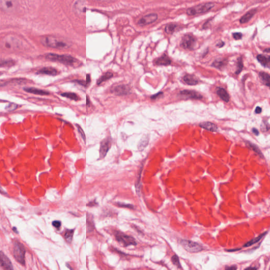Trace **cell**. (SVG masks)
<instances>
[{
    "label": "cell",
    "mask_w": 270,
    "mask_h": 270,
    "mask_svg": "<svg viewBox=\"0 0 270 270\" xmlns=\"http://www.w3.org/2000/svg\"><path fill=\"white\" fill-rule=\"evenodd\" d=\"M1 2L3 3L4 4H1L4 8H12L13 6V2L11 1H1Z\"/></svg>",
    "instance_id": "36"
},
{
    "label": "cell",
    "mask_w": 270,
    "mask_h": 270,
    "mask_svg": "<svg viewBox=\"0 0 270 270\" xmlns=\"http://www.w3.org/2000/svg\"><path fill=\"white\" fill-rule=\"evenodd\" d=\"M252 132H253L254 134L256 135V136H258V135H259V130H258L257 129H256V128H253L252 129Z\"/></svg>",
    "instance_id": "46"
},
{
    "label": "cell",
    "mask_w": 270,
    "mask_h": 270,
    "mask_svg": "<svg viewBox=\"0 0 270 270\" xmlns=\"http://www.w3.org/2000/svg\"><path fill=\"white\" fill-rule=\"evenodd\" d=\"M13 231L15 232V233H18V231L17 230V228H16L15 227H13Z\"/></svg>",
    "instance_id": "53"
},
{
    "label": "cell",
    "mask_w": 270,
    "mask_h": 270,
    "mask_svg": "<svg viewBox=\"0 0 270 270\" xmlns=\"http://www.w3.org/2000/svg\"><path fill=\"white\" fill-rule=\"evenodd\" d=\"M269 270H270V269H269Z\"/></svg>",
    "instance_id": "55"
},
{
    "label": "cell",
    "mask_w": 270,
    "mask_h": 270,
    "mask_svg": "<svg viewBox=\"0 0 270 270\" xmlns=\"http://www.w3.org/2000/svg\"><path fill=\"white\" fill-rule=\"evenodd\" d=\"M180 95L181 97L187 99L200 100L203 98L202 95L194 90H182L180 92Z\"/></svg>",
    "instance_id": "10"
},
{
    "label": "cell",
    "mask_w": 270,
    "mask_h": 270,
    "mask_svg": "<svg viewBox=\"0 0 270 270\" xmlns=\"http://www.w3.org/2000/svg\"><path fill=\"white\" fill-rule=\"evenodd\" d=\"M25 253L26 249L23 244L20 242L18 240L15 241L13 243V255L15 260L20 264L22 265L23 266L25 265Z\"/></svg>",
    "instance_id": "3"
},
{
    "label": "cell",
    "mask_w": 270,
    "mask_h": 270,
    "mask_svg": "<svg viewBox=\"0 0 270 270\" xmlns=\"http://www.w3.org/2000/svg\"><path fill=\"white\" fill-rule=\"evenodd\" d=\"M180 243L185 250L190 253H197L202 251L204 248L200 244L187 239H181Z\"/></svg>",
    "instance_id": "6"
},
{
    "label": "cell",
    "mask_w": 270,
    "mask_h": 270,
    "mask_svg": "<svg viewBox=\"0 0 270 270\" xmlns=\"http://www.w3.org/2000/svg\"><path fill=\"white\" fill-rule=\"evenodd\" d=\"M259 76L262 83L270 88V76L266 72L261 71L259 73Z\"/></svg>",
    "instance_id": "24"
},
{
    "label": "cell",
    "mask_w": 270,
    "mask_h": 270,
    "mask_svg": "<svg viewBox=\"0 0 270 270\" xmlns=\"http://www.w3.org/2000/svg\"><path fill=\"white\" fill-rule=\"evenodd\" d=\"M15 64V62L12 60H2L1 61V67H10L12 66Z\"/></svg>",
    "instance_id": "33"
},
{
    "label": "cell",
    "mask_w": 270,
    "mask_h": 270,
    "mask_svg": "<svg viewBox=\"0 0 270 270\" xmlns=\"http://www.w3.org/2000/svg\"><path fill=\"white\" fill-rule=\"evenodd\" d=\"M86 99H87V100H86V101H87V102H86V105H89V103H90V100H89V97H88V96H87V98H86Z\"/></svg>",
    "instance_id": "52"
},
{
    "label": "cell",
    "mask_w": 270,
    "mask_h": 270,
    "mask_svg": "<svg viewBox=\"0 0 270 270\" xmlns=\"http://www.w3.org/2000/svg\"><path fill=\"white\" fill-rule=\"evenodd\" d=\"M74 232V229H68L65 232L64 234V239L68 243H71L72 242Z\"/></svg>",
    "instance_id": "27"
},
{
    "label": "cell",
    "mask_w": 270,
    "mask_h": 270,
    "mask_svg": "<svg viewBox=\"0 0 270 270\" xmlns=\"http://www.w3.org/2000/svg\"><path fill=\"white\" fill-rule=\"evenodd\" d=\"M227 63V61L226 59H217L215 60L214 62L213 63L212 66L216 68L221 69L226 66Z\"/></svg>",
    "instance_id": "28"
},
{
    "label": "cell",
    "mask_w": 270,
    "mask_h": 270,
    "mask_svg": "<svg viewBox=\"0 0 270 270\" xmlns=\"http://www.w3.org/2000/svg\"><path fill=\"white\" fill-rule=\"evenodd\" d=\"M76 127L78 128V130L79 134H80L81 136V137L83 138V140H84L85 142H86V136H85V133H84V132H83V129H82L80 126L78 125V124H76Z\"/></svg>",
    "instance_id": "39"
},
{
    "label": "cell",
    "mask_w": 270,
    "mask_h": 270,
    "mask_svg": "<svg viewBox=\"0 0 270 270\" xmlns=\"http://www.w3.org/2000/svg\"><path fill=\"white\" fill-rule=\"evenodd\" d=\"M258 61L263 66L266 68H270V56L263 54H259L256 57Z\"/></svg>",
    "instance_id": "17"
},
{
    "label": "cell",
    "mask_w": 270,
    "mask_h": 270,
    "mask_svg": "<svg viewBox=\"0 0 270 270\" xmlns=\"http://www.w3.org/2000/svg\"><path fill=\"white\" fill-rule=\"evenodd\" d=\"M258 270V268L256 267H249V268H246V269L244 270Z\"/></svg>",
    "instance_id": "50"
},
{
    "label": "cell",
    "mask_w": 270,
    "mask_h": 270,
    "mask_svg": "<svg viewBox=\"0 0 270 270\" xmlns=\"http://www.w3.org/2000/svg\"><path fill=\"white\" fill-rule=\"evenodd\" d=\"M171 261L175 266L177 267L178 268H181V265L180 263V259L177 255H174L172 256Z\"/></svg>",
    "instance_id": "34"
},
{
    "label": "cell",
    "mask_w": 270,
    "mask_h": 270,
    "mask_svg": "<svg viewBox=\"0 0 270 270\" xmlns=\"http://www.w3.org/2000/svg\"><path fill=\"white\" fill-rule=\"evenodd\" d=\"M115 238L119 243L125 247H127L129 246H136L137 244L134 237L127 235L121 232L117 231L115 232Z\"/></svg>",
    "instance_id": "4"
},
{
    "label": "cell",
    "mask_w": 270,
    "mask_h": 270,
    "mask_svg": "<svg viewBox=\"0 0 270 270\" xmlns=\"http://www.w3.org/2000/svg\"><path fill=\"white\" fill-rule=\"evenodd\" d=\"M256 12H257V9H256V8L252 9L246 13V15L242 17L241 19H240V20H239V22L242 24L248 22L253 18Z\"/></svg>",
    "instance_id": "19"
},
{
    "label": "cell",
    "mask_w": 270,
    "mask_h": 270,
    "mask_svg": "<svg viewBox=\"0 0 270 270\" xmlns=\"http://www.w3.org/2000/svg\"><path fill=\"white\" fill-rule=\"evenodd\" d=\"M214 6V4L212 2L199 4L195 7L188 8L187 10V14L188 15H194L197 14L207 12L211 10Z\"/></svg>",
    "instance_id": "5"
},
{
    "label": "cell",
    "mask_w": 270,
    "mask_h": 270,
    "mask_svg": "<svg viewBox=\"0 0 270 270\" xmlns=\"http://www.w3.org/2000/svg\"><path fill=\"white\" fill-rule=\"evenodd\" d=\"M97 203L95 202V200H93V202H90L88 204H87V206H94L95 205H97Z\"/></svg>",
    "instance_id": "49"
},
{
    "label": "cell",
    "mask_w": 270,
    "mask_h": 270,
    "mask_svg": "<svg viewBox=\"0 0 270 270\" xmlns=\"http://www.w3.org/2000/svg\"><path fill=\"white\" fill-rule=\"evenodd\" d=\"M40 42L43 45L47 47L63 49L70 47V44L66 40L54 36H45L41 38Z\"/></svg>",
    "instance_id": "1"
},
{
    "label": "cell",
    "mask_w": 270,
    "mask_h": 270,
    "mask_svg": "<svg viewBox=\"0 0 270 270\" xmlns=\"http://www.w3.org/2000/svg\"><path fill=\"white\" fill-rule=\"evenodd\" d=\"M200 126L201 128H203L205 130L210 131L212 132H216L218 130L217 126L211 122H201L200 124Z\"/></svg>",
    "instance_id": "16"
},
{
    "label": "cell",
    "mask_w": 270,
    "mask_h": 270,
    "mask_svg": "<svg viewBox=\"0 0 270 270\" xmlns=\"http://www.w3.org/2000/svg\"><path fill=\"white\" fill-rule=\"evenodd\" d=\"M196 40L193 35L187 34L184 36L181 39V45L186 49H194L196 44Z\"/></svg>",
    "instance_id": "7"
},
{
    "label": "cell",
    "mask_w": 270,
    "mask_h": 270,
    "mask_svg": "<svg viewBox=\"0 0 270 270\" xmlns=\"http://www.w3.org/2000/svg\"><path fill=\"white\" fill-rule=\"evenodd\" d=\"M111 91L117 96H124L130 93L131 89L128 85H120L113 87Z\"/></svg>",
    "instance_id": "9"
},
{
    "label": "cell",
    "mask_w": 270,
    "mask_h": 270,
    "mask_svg": "<svg viewBox=\"0 0 270 270\" xmlns=\"http://www.w3.org/2000/svg\"><path fill=\"white\" fill-rule=\"evenodd\" d=\"M163 96V93H157L156 94H155V95H154L151 97V98L152 99H157L158 98H159V97H162Z\"/></svg>",
    "instance_id": "43"
},
{
    "label": "cell",
    "mask_w": 270,
    "mask_h": 270,
    "mask_svg": "<svg viewBox=\"0 0 270 270\" xmlns=\"http://www.w3.org/2000/svg\"><path fill=\"white\" fill-rule=\"evenodd\" d=\"M240 249V248H239V249H229V250H228V249H227V250H226V251H228V252L237 251H239V249Z\"/></svg>",
    "instance_id": "51"
},
{
    "label": "cell",
    "mask_w": 270,
    "mask_h": 270,
    "mask_svg": "<svg viewBox=\"0 0 270 270\" xmlns=\"http://www.w3.org/2000/svg\"><path fill=\"white\" fill-rule=\"evenodd\" d=\"M184 83L188 85H196L199 83V80L196 76L192 74H186L184 76Z\"/></svg>",
    "instance_id": "18"
},
{
    "label": "cell",
    "mask_w": 270,
    "mask_h": 270,
    "mask_svg": "<svg viewBox=\"0 0 270 270\" xmlns=\"http://www.w3.org/2000/svg\"><path fill=\"white\" fill-rule=\"evenodd\" d=\"M116 204H117V205L118 206L121 207H125V208H129V209H134V205H132V204H126V203H124L120 202L117 203Z\"/></svg>",
    "instance_id": "37"
},
{
    "label": "cell",
    "mask_w": 270,
    "mask_h": 270,
    "mask_svg": "<svg viewBox=\"0 0 270 270\" xmlns=\"http://www.w3.org/2000/svg\"><path fill=\"white\" fill-rule=\"evenodd\" d=\"M264 52H267V53H270V48H268V49L264 50Z\"/></svg>",
    "instance_id": "54"
},
{
    "label": "cell",
    "mask_w": 270,
    "mask_h": 270,
    "mask_svg": "<svg viewBox=\"0 0 270 270\" xmlns=\"http://www.w3.org/2000/svg\"><path fill=\"white\" fill-rule=\"evenodd\" d=\"M112 142V139L110 137H107L101 141L99 151L100 158H103L106 156L111 147Z\"/></svg>",
    "instance_id": "8"
},
{
    "label": "cell",
    "mask_w": 270,
    "mask_h": 270,
    "mask_svg": "<svg viewBox=\"0 0 270 270\" xmlns=\"http://www.w3.org/2000/svg\"><path fill=\"white\" fill-rule=\"evenodd\" d=\"M86 82H87V83H88V85L90 83L91 77L90 74H87V75H86Z\"/></svg>",
    "instance_id": "47"
},
{
    "label": "cell",
    "mask_w": 270,
    "mask_h": 270,
    "mask_svg": "<svg viewBox=\"0 0 270 270\" xmlns=\"http://www.w3.org/2000/svg\"><path fill=\"white\" fill-rule=\"evenodd\" d=\"M52 224L55 228L58 229H60V227L61 226V221L56 220V221H53Z\"/></svg>",
    "instance_id": "41"
},
{
    "label": "cell",
    "mask_w": 270,
    "mask_h": 270,
    "mask_svg": "<svg viewBox=\"0 0 270 270\" xmlns=\"http://www.w3.org/2000/svg\"><path fill=\"white\" fill-rule=\"evenodd\" d=\"M142 168H143V165H142V166L140 167L139 171H138V175H137L136 184H135L137 194H138L139 196H140L141 186H142V184H141V176H142Z\"/></svg>",
    "instance_id": "23"
},
{
    "label": "cell",
    "mask_w": 270,
    "mask_h": 270,
    "mask_svg": "<svg viewBox=\"0 0 270 270\" xmlns=\"http://www.w3.org/2000/svg\"><path fill=\"white\" fill-rule=\"evenodd\" d=\"M18 108V105L15 103H10L6 106L5 109L8 112H12Z\"/></svg>",
    "instance_id": "35"
},
{
    "label": "cell",
    "mask_w": 270,
    "mask_h": 270,
    "mask_svg": "<svg viewBox=\"0 0 270 270\" xmlns=\"http://www.w3.org/2000/svg\"><path fill=\"white\" fill-rule=\"evenodd\" d=\"M113 76V73L110 72H106V73L102 75L100 78L97 80V85H100L102 83H103L104 81L109 80L110 78H112Z\"/></svg>",
    "instance_id": "29"
},
{
    "label": "cell",
    "mask_w": 270,
    "mask_h": 270,
    "mask_svg": "<svg viewBox=\"0 0 270 270\" xmlns=\"http://www.w3.org/2000/svg\"><path fill=\"white\" fill-rule=\"evenodd\" d=\"M171 61L166 54H164L161 57L155 61V64L158 66H168L171 64Z\"/></svg>",
    "instance_id": "15"
},
{
    "label": "cell",
    "mask_w": 270,
    "mask_h": 270,
    "mask_svg": "<svg viewBox=\"0 0 270 270\" xmlns=\"http://www.w3.org/2000/svg\"><path fill=\"white\" fill-rule=\"evenodd\" d=\"M73 83H77L79 85H81L83 87H87L88 84L86 82V80H74L72 81Z\"/></svg>",
    "instance_id": "40"
},
{
    "label": "cell",
    "mask_w": 270,
    "mask_h": 270,
    "mask_svg": "<svg viewBox=\"0 0 270 270\" xmlns=\"http://www.w3.org/2000/svg\"><path fill=\"white\" fill-rule=\"evenodd\" d=\"M0 263L3 270H14L10 259L2 251L0 253Z\"/></svg>",
    "instance_id": "11"
},
{
    "label": "cell",
    "mask_w": 270,
    "mask_h": 270,
    "mask_svg": "<svg viewBox=\"0 0 270 270\" xmlns=\"http://www.w3.org/2000/svg\"><path fill=\"white\" fill-rule=\"evenodd\" d=\"M23 90L27 93H30L34 95H41V96L50 95L49 92H48L47 91L37 89L33 87H24L23 88Z\"/></svg>",
    "instance_id": "14"
},
{
    "label": "cell",
    "mask_w": 270,
    "mask_h": 270,
    "mask_svg": "<svg viewBox=\"0 0 270 270\" xmlns=\"http://www.w3.org/2000/svg\"><path fill=\"white\" fill-rule=\"evenodd\" d=\"M266 234H267V232H265L264 233H262L261 235L258 236V237L254 238L253 239H251V241H249V242H248L246 243L244 245V247H246H246H249V246H253L254 244L258 243V242L260 241V240L262 239V238L264 237V236L266 235Z\"/></svg>",
    "instance_id": "25"
},
{
    "label": "cell",
    "mask_w": 270,
    "mask_h": 270,
    "mask_svg": "<svg viewBox=\"0 0 270 270\" xmlns=\"http://www.w3.org/2000/svg\"><path fill=\"white\" fill-rule=\"evenodd\" d=\"M62 97H66L67 98L71 99L74 101H78L79 100V97L76 93H64L61 94Z\"/></svg>",
    "instance_id": "30"
},
{
    "label": "cell",
    "mask_w": 270,
    "mask_h": 270,
    "mask_svg": "<svg viewBox=\"0 0 270 270\" xmlns=\"http://www.w3.org/2000/svg\"><path fill=\"white\" fill-rule=\"evenodd\" d=\"M149 140V137L148 135H145L144 136H142V138H141L139 142L138 143V150L139 151H144L145 148L148 145Z\"/></svg>",
    "instance_id": "21"
},
{
    "label": "cell",
    "mask_w": 270,
    "mask_h": 270,
    "mask_svg": "<svg viewBox=\"0 0 270 270\" xmlns=\"http://www.w3.org/2000/svg\"><path fill=\"white\" fill-rule=\"evenodd\" d=\"M261 112H262V108H261L260 107H257L256 108L255 110V112L256 113L259 114V113H261Z\"/></svg>",
    "instance_id": "45"
},
{
    "label": "cell",
    "mask_w": 270,
    "mask_h": 270,
    "mask_svg": "<svg viewBox=\"0 0 270 270\" xmlns=\"http://www.w3.org/2000/svg\"><path fill=\"white\" fill-rule=\"evenodd\" d=\"M242 37H243V35H242V34L241 33H240V32H236V33H233V38L235 40H236L242 39Z\"/></svg>",
    "instance_id": "42"
},
{
    "label": "cell",
    "mask_w": 270,
    "mask_h": 270,
    "mask_svg": "<svg viewBox=\"0 0 270 270\" xmlns=\"http://www.w3.org/2000/svg\"><path fill=\"white\" fill-rule=\"evenodd\" d=\"M177 27V25L175 24H170L167 25L165 27V32L167 34H171L175 31Z\"/></svg>",
    "instance_id": "32"
},
{
    "label": "cell",
    "mask_w": 270,
    "mask_h": 270,
    "mask_svg": "<svg viewBox=\"0 0 270 270\" xmlns=\"http://www.w3.org/2000/svg\"><path fill=\"white\" fill-rule=\"evenodd\" d=\"M261 128L262 132H268L270 129V126L269 124L267 122H263L262 123L261 126Z\"/></svg>",
    "instance_id": "38"
},
{
    "label": "cell",
    "mask_w": 270,
    "mask_h": 270,
    "mask_svg": "<svg viewBox=\"0 0 270 270\" xmlns=\"http://www.w3.org/2000/svg\"><path fill=\"white\" fill-rule=\"evenodd\" d=\"M246 145L249 148L251 149L252 151H254L255 153H256L258 155H259L260 157H262V158H263V157H264L262 152L261 151L260 149H259V148L256 145L254 144L253 143H251V142H246Z\"/></svg>",
    "instance_id": "26"
},
{
    "label": "cell",
    "mask_w": 270,
    "mask_h": 270,
    "mask_svg": "<svg viewBox=\"0 0 270 270\" xmlns=\"http://www.w3.org/2000/svg\"><path fill=\"white\" fill-rule=\"evenodd\" d=\"M216 93L223 101L226 102H229V96L225 89L221 87L217 88Z\"/></svg>",
    "instance_id": "20"
},
{
    "label": "cell",
    "mask_w": 270,
    "mask_h": 270,
    "mask_svg": "<svg viewBox=\"0 0 270 270\" xmlns=\"http://www.w3.org/2000/svg\"><path fill=\"white\" fill-rule=\"evenodd\" d=\"M224 45H225V43L224 42L221 41L219 42V43L217 44L216 46L219 47H223Z\"/></svg>",
    "instance_id": "48"
},
{
    "label": "cell",
    "mask_w": 270,
    "mask_h": 270,
    "mask_svg": "<svg viewBox=\"0 0 270 270\" xmlns=\"http://www.w3.org/2000/svg\"><path fill=\"white\" fill-rule=\"evenodd\" d=\"M243 68V59L242 57H240L237 59V69L235 71V74H239L241 72Z\"/></svg>",
    "instance_id": "31"
},
{
    "label": "cell",
    "mask_w": 270,
    "mask_h": 270,
    "mask_svg": "<svg viewBox=\"0 0 270 270\" xmlns=\"http://www.w3.org/2000/svg\"><path fill=\"white\" fill-rule=\"evenodd\" d=\"M225 270H237V266L232 265V266H226L225 267Z\"/></svg>",
    "instance_id": "44"
},
{
    "label": "cell",
    "mask_w": 270,
    "mask_h": 270,
    "mask_svg": "<svg viewBox=\"0 0 270 270\" xmlns=\"http://www.w3.org/2000/svg\"><path fill=\"white\" fill-rule=\"evenodd\" d=\"M37 74H47L49 76H55L58 74V71L55 68L52 67H44L37 71Z\"/></svg>",
    "instance_id": "13"
},
{
    "label": "cell",
    "mask_w": 270,
    "mask_h": 270,
    "mask_svg": "<svg viewBox=\"0 0 270 270\" xmlns=\"http://www.w3.org/2000/svg\"><path fill=\"white\" fill-rule=\"evenodd\" d=\"M87 232L90 233L95 229V223L93 221V216L90 213L87 214Z\"/></svg>",
    "instance_id": "22"
},
{
    "label": "cell",
    "mask_w": 270,
    "mask_h": 270,
    "mask_svg": "<svg viewBox=\"0 0 270 270\" xmlns=\"http://www.w3.org/2000/svg\"><path fill=\"white\" fill-rule=\"evenodd\" d=\"M158 19V15L156 13H151L143 17L138 21V24L140 26L149 24L154 22Z\"/></svg>",
    "instance_id": "12"
},
{
    "label": "cell",
    "mask_w": 270,
    "mask_h": 270,
    "mask_svg": "<svg viewBox=\"0 0 270 270\" xmlns=\"http://www.w3.org/2000/svg\"><path fill=\"white\" fill-rule=\"evenodd\" d=\"M45 58L46 59L55 61V62H60L62 64L68 65V66H73L76 63V59L72 56L67 54H58L49 53L45 54Z\"/></svg>",
    "instance_id": "2"
}]
</instances>
